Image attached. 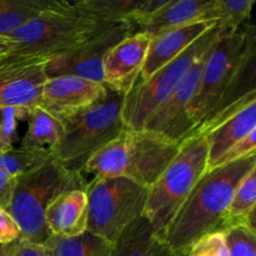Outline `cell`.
I'll return each instance as SVG.
<instances>
[{
  "label": "cell",
  "instance_id": "6da1fadb",
  "mask_svg": "<svg viewBox=\"0 0 256 256\" xmlns=\"http://www.w3.org/2000/svg\"><path fill=\"white\" fill-rule=\"evenodd\" d=\"M252 92H256V29L246 22L234 32H220L190 106L194 128L189 138Z\"/></svg>",
  "mask_w": 256,
  "mask_h": 256
},
{
  "label": "cell",
  "instance_id": "4316f807",
  "mask_svg": "<svg viewBox=\"0 0 256 256\" xmlns=\"http://www.w3.org/2000/svg\"><path fill=\"white\" fill-rule=\"evenodd\" d=\"M29 108H5L0 110V152L14 149L15 142L19 140L18 126L19 122L28 119Z\"/></svg>",
  "mask_w": 256,
  "mask_h": 256
},
{
  "label": "cell",
  "instance_id": "484cf974",
  "mask_svg": "<svg viewBox=\"0 0 256 256\" xmlns=\"http://www.w3.org/2000/svg\"><path fill=\"white\" fill-rule=\"evenodd\" d=\"M225 244L229 256H256L255 228L246 224H236L224 232Z\"/></svg>",
  "mask_w": 256,
  "mask_h": 256
},
{
  "label": "cell",
  "instance_id": "44dd1931",
  "mask_svg": "<svg viewBox=\"0 0 256 256\" xmlns=\"http://www.w3.org/2000/svg\"><path fill=\"white\" fill-rule=\"evenodd\" d=\"M60 2L62 0H0V36L8 38Z\"/></svg>",
  "mask_w": 256,
  "mask_h": 256
},
{
  "label": "cell",
  "instance_id": "8fae6325",
  "mask_svg": "<svg viewBox=\"0 0 256 256\" xmlns=\"http://www.w3.org/2000/svg\"><path fill=\"white\" fill-rule=\"evenodd\" d=\"M214 45L192 64L174 92L150 115L142 130L176 145L190 136L194 128L189 118L190 106L199 89L204 65Z\"/></svg>",
  "mask_w": 256,
  "mask_h": 256
},
{
  "label": "cell",
  "instance_id": "277c9868",
  "mask_svg": "<svg viewBox=\"0 0 256 256\" xmlns=\"http://www.w3.org/2000/svg\"><path fill=\"white\" fill-rule=\"evenodd\" d=\"M86 180L80 172L65 169L52 154L42 166L15 179L6 210L22 230V238L42 245L50 236L45 212L55 198L69 190L85 189Z\"/></svg>",
  "mask_w": 256,
  "mask_h": 256
},
{
  "label": "cell",
  "instance_id": "2e32d148",
  "mask_svg": "<svg viewBox=\"0 0 256 256\" xmlns=\"http://www.w3.org/2000/svg\"><path fill=\"white\" fill-rule=\"evenodd\" d=\"M216 22H200L150 38L144 66L138 82L149 79L152 74L184 52L199 38L209 32Z\"/></svg>",
  "mask_w": 256,
  "mask_h": 256
},
{
  "label": "cell",
  "instance_id": "5b68a950",
  "mask_svg": "<svg viewBox=\"0 0 256 256\" xmlns=\"http://www.w3.org/2000/svg\"><path fill=\"white\" fill-rule=\"evenodd\" d=\"M179 145L145 130L126 129L100 150L82 172L94 178H126L150 188L178 154Z\"/></svg>",
  "mask_w": 256,
  "mask_h": 256
},
{
  "label": "cell",
  "instance_id": "d6986e66",
  "mask_svg": "<svg viewBox=\"0 0 256 256\" xmlns=\"http://www.w3.org/2000/svg\"><path fill=\"white\" fill-rule=\"evenodd\" d=\"M110 256H178L142 216L126 228L112 244Z\"/></svg>",
  "mask_w": 256,
  "mask_h": 256
},
{
  "label": "cell",
  "instance_id": "7a4b0ae2",
  "mask_svg": "<svg viewBox=\"0 0 256 256\" xmlns=\"http://www.w3.org/2000/svg\"><path fill=\"white\" fill-rule=\"evenodd\" d=\"M254 168L256 154L206 170L164 234L175 254L185 256L200 238L222 232L235 190Z\"/></svg>",
  "mask_w": 256,
  "mask_h": 256
},
{
  "label": "cell",
  "instance_id": "30bf717a",
  "mask_svg": "<svg viewBox=\"0 0 256 256\" xmlns=\"http://www.w3.org/2000/svg\"><path fill=\"white\" fill-rule=\"evenodd\" d=\"M134 32H136L135 25L115 24L65 52L49 56L45 65L46 78L78 76L104 84L105 56L118 42Z\"/></svg>",
  "mask_w": 256,
  "mask_h": 256
},
{
  "label": "cell",
  "instance_id": "d6a6232c",
  "mask_svg": "<svg viewBox=\"0 0 256 256\" xmlns=\"http://www.w3.org/2000/svg\"><path fill=\"white\" fill-rule=\"evenodd\" d=\"M18 50V44L9 38L0 36V62L10 56H15Z\"/></svg>",
  "mask_w": 256,
  "mask_h": 256
},
{
  "label": "cell",
  "instance_id": "5bb4252c",
  "mask_svg": "<svg viewBox=\"0 0 256 256\" xmlns=\"http://www.w3.org/2000/svg\"><path fill=\"white\" fill-rule=\"evenodd\" d=\"M150 38L134 32L118 42L106 54L102 64L105 86L122 95H128L138 82L144 66Z\"/></svg>",
  "mask_w": 256,
  "mask_h": 256
},
{
  "label": "cell",
  "instance_id": "52a82bcc",
  "mask_svg": "<svg viewBox=\"0 0 256 256\" xmlns=\"http://www.w3.org/2000/svg\"><path fill=\"white\" fill-rule=\"evenodd\" d=\"M112 25L115 24L102 22L85 14L75 2H62L56 8L34 18L8 38L18 44L15 56L49 58L85 42Z\"/></svg>",
  "mask_w": 256,
  "mask_h": 256
},
{
  "label": "cell",
  "instance_id": "e575fe53",
  "mask_svg": "<svg viewBox=\"0 0 256 256\" xmlns=\"http://www.w3.org/2000/svg\"><path fill=\"white\" fill-rule=\"evenodd\" d=\"M45 256H50V255H49V254H48V252H45Z\"/></svg>",
  "mask_w": 256,
  "mask_h": 256
},
{
  "label": "cell",
  "instance_id": "ba28073f",
  "mask_svg": "<svg viewBox=\"0 0 256 256\" xmlns=\"http://www.w3.org/2000/svg\"><path fill=\"white\" fill-rule=\"evenodd\" d=\"M149 188L126 178H94L86 182L88 232L114 244L142 216Z\"/></svg>",
  "mask_w": 256,
  "mask_h": 256
},
{
  "label": "cell",
  "instance_id": "f546056e",
  "mask_svg": "<svg viewBox=\"0 0 256 256\" xmlns=\"http://www.w3.org/2000/svg\"><path fill=\"white\" fill-rule=\"evenodd\" d=\"M0 256H45V249L42 245L20 238L4 245Z\"/></svg>",
  "mask_w": 256,
  "mask_h": 256
},
{
  "label": "cell",
  "instance_id": "ffe728a7",
  "mask_svg": "<svg viewBox=\"0 0 256 256\" xmlns=\"http://www.w3.org/2000/svg\"><path fill=\"white\" fill-rule=\"evenodd\" d=\"M28 124L26 134L19 146L24 150H52L60 142L64 132L62 120L40 105L30 109Z\"/></svg>",
  "mask_w": 256,
  "mask_h": 256
},
{
  "label": "cell",
  "instance_id": "7402d4cb",
  "mask_svg": "<svg viewBox=\"0 0 256 256\" xmlns=\"http://www.w3.org/2000/svg\"><path fill=\"white\" fill-rule=\"evenodd\" d=\"M42 246L50 256H110L112 250V244L88 230L72 238L50 235Z\"/></svg>",
  "mask_w": 256,
  "mask_h": 256
},
{
  "label": "cell",
  "instance_id": "9a60e30c",
  "mask_svg": "<svg viewBox=\"0 0 256 256\" xmlns=\"http://www.w3.org/2000/svg\"><path fill=\"white\" fill-rule=\"evenodd\" d=\"M106 86L78 76L48 78L40 106L62 120L82 112L104 95Z\"/></svg>",
  "mask_w": 256,
  "mask_h": 256
},
{
  "label": "cell",
  "instance_id": "f1b7e54d",
  "mask_svg": "<svg viewBox=\"0 0 256 256\" xmlns=\"http://www.w3.org/2000/svg\"><path fill=\"white\" fill-rule=\"evenodd\" d=\"M256 130L250 132L245 139L240 140L238 144H235L222 159L218 162L216 166H222V165L232 164V162H238L240 159H244V158L250 156V155L256 154Z\"/></svg>",
  "mask_w": 256,
  "mask_h": 256
},
{
  "label": "cell",
  "instance_id": "603a6c76",
  "mask_svg": "<svg viewBox=\"0 0 256 256\" xmlns=\"http://www.w3.org/2000/svg\"><path fill=\"white\" fill-rule=\"evenodd\" d=\"M255 204L256 168L250 170L249 174L238 185L232 202H230L229 210H228L222 232L226 228L236 224H246L255 228Z\"/></svg>",
  "mask_w": 256,
  "mask_h": 256
},
{
  "label": "cell",
  "instance_id": "4dcf8cb0",
  "mask_svg": "<svg viewBox=\"0 0 256 256\" xmlns=\"http://www.w3.org/2000/svg\"><path fill=\"white\" fill-rule=\"evenodd\" d=\"M22 238V230L6 209L0 208V244L6 245Z\"/></svg>",
  "mask_w": 256,
  "mask_h": 256
},
{
  "label": "cell",
  "instance_id": "7c38bea8",
  "mask_svg": "<svg viewBox=\"0 0 256 256\" xmlns=\"http://www.w3.org/2000/svg\"><path fill=\"white\" fill-rule=\"evenodd\" d=\"M48 58L10 56L0 62V110L40 104Z\"/></svg>",
  "mask_w": 256,
  "mask_h": 256
},
{
  "label": "cell",
  "instance_id": "836d02e7",
  "mask_svg": "<svg viewBox=\"0 0 256 256\" xmlns=\"http://www.w3.org/2000/svg\"><path fill=\"white\" fill-rule=\"evenodd\" d=\"M2 246H4V245H2V244H0V254H2Z\"/></svg>",
  "mask_w": 256,
  "mask_h": 256
},
{
  "label": "cell",
  "instance_id": "cb8c5ba5",
  "mask_svg": "<svg viewBox=\"0 0 256 256\" xmlns=\"http://www.w3.org/2000/svg\"><path fill=\"white\" fill-rule=\"evenodd\" d=\"M255 0H210L208 22H216L222 32H234L249 20Z\"/></svg>",
  "mask_w": 256,
  "mask_h": 256
},
{
  "label": "cell",
  "instance_id": "8992f818",
  "mask_svg": "<svg viewBox=\"0 0 256 256\" xmlns=\"http://www.w3.org/2000/svg\"><path fill=\"white\" fill-rule=\"evenodd\" d=\"M206 170V142L195 135L179 145L174 159L149 188L142 216L160 238L164 239L172 219Z\"/></svg>",
  "mask_w": 256,
  "mask_h": 256
},
{
  "label": "cell",
  "instance_id": "ac0fdd59",
  "mask_svg": "<svg viewBox=\"0 0 256 256\" xmlns=\"http://www.w3.org/2000/svg\"><path fill=\"white\" fill-rule=\"evenodd\" d=\"M209 6L210 0H166L164 6L142 22L136 32L154 38L185 25L208 22Z\"/></svg>",
  "mask_w": 256,
  "mask_h": 256
},
{
  "label": "cell",
  "instance_id": "4fadbf2b",
  "mask_svg": "<svg viewBox=\"0 0 256 256\" xmlns=\"http://www.w3.org/2000/svg\"><path fill=\"white\" fill-rule=\"evenodd\" d=\"M256 130V92L228 109L209 122L198 135L204 136L208 145V169L218 162L240 140Z\"/></svg>",
  "mask_w": 256,
  "mask_h": 256
},
{
  "label": "cell",
  "instance_id": "d590c367",
  "mask_svg": "<svg viewBox=\"0 0 256 256\" xmlns=\"http://www.w3.org/2000/svg\"><path fill=\"white\" fill-rule=\"evenodd\" d=\"M2 62H4V60H2Z\"/></svg>",
  "mask_w": 256,
  "mask_h": 256
},
{
  "label": "cell",
  "instance_id": "9c48e42d",
  "mask_svg": "<svg viewBox=\"0 0 256 256\" xmlns=\"http://www.w3.org/2000/svg\"><path fill=\"white\" fill-rule=\"evenodd\" d=\"M220 30L215 24L172 62L142 82H136L124 96L122 118L126 129L142 130L150 115L169 98L195 62L216 42Z\"/></svg>",
  "mask_w": 256,
  "mask_h": 256
},
{
  "label": "cell",
  "instance_id": "d4e9b609",
  "mask_svg": "<svg viewBox=\"0 0 256 256\" xmlns=\"http://www.w3.org/2000/svg\"><path fill=\"white\" fill-rule=\"evenodd\" d=\"M50 156V150H24L20 148H14L10 152L2 154L5 172L12 180L42 166Z\"/></svg>",
  "mask_w": 256,
  "mask_h": 256
},
{
  "label": "cell",
  "instance_id": "3957f363",
  "mask_svg": "<svg viewBox=\"0 0 256 256\" xmlns=\"http://www.w3.org/2000/svg\"><path fill=\"white\" fill-rule=\"evenodd\" d=\"M122 102L124 95L106 86L94 104L62 120L64 132L50 152L65 169L82 174L88 162L126 130L122 118Z\"/></svg>",
  "mask_w": 256,
  "mask_h": 256
},
{
  "label": "cell",
  "instance_id": "1f68e13d",
  "mask_svg": "<svg viewBox=\"0 0 256 256\" xmlns=\"http://www.w3.org/2000/svg\"><path fill=\"white\" fill-rule=\"evenodd\" d=\"M14 182L15 180L9 179L6 172H5L4 165H2V152H0V208L6 209L8 205H9L10 195H12Z\"/></svg>",
  "mask_w": 256,
  "mask_h": 256
},
{
  "label": "cell",
  "instance_id": "83f0119b",
  "mask_svg": "<svg viewBox=\"0 0 256 256\" xmlns=\"http://www.w3.org/2000/svg\"><path fill=\"white\" fill-rule=\"evenodd\" d=\"M185 256H229L224 234L218 232L200 238Z\"/></svg>",
  "mask_w": 256,
  "mask_h": 256
},
{
  "label": "cell",
  "instance_id": "e0dca14e",
  "mask_svg": "<svg viewBox=\"0 0 256 256\" xmlns=\"http://www.w3.org/2000/svg\"><path fill=\"white\" fill-rule=\"evenodd\" d=\"M50 235L72 238L88 229V196L85 189L65 192L55 198L45 212Z\"/></svg>",
  "mask_w": 256,
  "mask_h": 256
}]
</instances>
